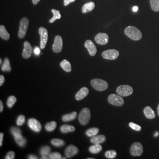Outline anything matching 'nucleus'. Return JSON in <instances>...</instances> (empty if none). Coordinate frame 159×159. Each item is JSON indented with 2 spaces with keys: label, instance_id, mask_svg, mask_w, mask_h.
Returning <instances> with one entry per match:
<instances>
[{
  "label": "nucleus",
  "instance_id": "f257e3e1",
  "mask_svg": "<svg viewBox=\"0 0 159 159\" xmlns=\"http://www.w3.org/2000/svg\"><path fill=\"white\" fill-rule=\"evenodd\" d=\"M125 33L129 38L134 41L140 40L142 37L141 31L133 26H129L126 27L125 30Z\"/></svg>",
  "mask_w": 159,
  "mask_h": 159
},
{
  "label": "nucleus",
  "instance_id": "f03ea898",
  "mask_svg": "<svg viewBox=\"0 0 159 159\" xmlns=\"http://www.w3.org/2000/svg\"><path fill=\"white\" fill-rule=\"evenodd\" d=\"M91 85L97 91H105L108 88V83L101 79H94L91 81Z\"/></svg>",
  "mask_w": 159,
  "mask_h": 159
},
{
  "label": "nucleus",
  "instance_id": "7ed1b4c3",
  "mask_svg": "<svg viewBox=\"0 0 159 159\" xmlns=\"http://www.w3.org/2000/svg\"><path fill=\"white\" fill-rule=\"evenodd\" d=\"M29 25V19L26 17H24L20 23V28L18 30V36L20 39H22L25 37Z\"/></svg>",
  "mask_w": 159,
  "mask_h": 159
},
{
  "label": "nucleus",
  "instance_id": "20e7f679",
  "mask_svg": "<svg viewBox=\"0 0 159 159\" xmlns=\"http://www.w3.org/2000/svg\"><path fill=\"white\" fill-rule=\"evenodd\" d=\"M91 118V113L89 108H83L79 116V120L81 125H85L89 123Z\"/></svg>",
  "mask_w": 159,
  "mask_h": 159
},
{
  "label": "nucleus",
  "instance_id": "39448f33",
  "mask_svg": "<svg viewBox=\"0 0 159 159\" xmlns=\"http://www.w3.org/2000/svg\"><path fill=\"white\" fill-rule=\"evenodd\" d=\"M133 92V89L130 85H120L116 89V93L120 96L127 97L130 96Z\"/></svg>",
  "mask_w": 159,
  "mask_h": 159
},
{
  "label": "nucleus",
  "instance_id": "423d86ee",
  "mask_svg": "<svg viewBox=\"0 0 159 159\" xmlns=\"http://www.w3.org/2000/svg\"><path fill=\"white\" fill-rule=\"evenodd\" d=\"M39 31L40 35V47L41 49H44L46 47L48 41V31L44 27H41L39 29Z\"/></svg>",
  "mask_w": 159,
  "mask_h": 159
},
{
  "label": "nucleus",
  "instance_id": "0eeeda50",
  "mask_svg": "<svg viewBox=\"0 0 159 159\" xmlns=\"http://www.w3.org/2000/svg\"><path fill=\"white\" fill-rule=\"evenodd\" d=\"M108 102L111 105L116 106H122L125 103L124 100L121 96L114 94H110L108 97Z\"/></svg>",
  "mask_w": 159,
  "mask_h": 159
},
{
  "label": "nucleus",
  "instance_id": "6e6552de",
  "mask_svg": "<svg viewBox=\"0 0 159 159\" xmlns=\"http://www.w3.org/2000/svg\"><path fill=\"white\" fill-rule=\"evenodd\" d=\"M143 152L142 144L139 142L134 143L130 148V154L133 156H140Z\"/></svg>",
  "mask_w": 159,
  "mask_h": 159
},
{
  "label": "nucleus",
  "instance_id": "1a4fd4ad",
  "mask_svg": "<svg viewBox=\"0 0 159 159\" xmlns=\"http://www.w3.org/2000/svg\"><path fill=\"white\" fill-rule=\"evenodd\" d=\"M119 56V52L115 49H110L104 51L102 53V57L107 60H116Z\"/></svg>",
  "mask_w": 159,
  "mask_h": 159
},
{
  "label": "nucleus",
  "instance_id": "9d476101",
  "mask_svg": "<svg viewBox=\"0 0 159 159\" xmlns=\"http://www.w3.org/2000/svg\"><path fill=\"white\" fill-rule=\"evenodd\" d=\"M63 39L61 36L56 35L52 46V50L54 52H60L63 49Z\"/></svg>",
  "mask_w": 159,
  "mask_h": 159
},
{
  "label": "nucleus",
  "instance_id": "9b49d317",
  "mask_svg": "<svg viewBox=\"0 0 159 159\" xmlns=\"http://www.w3.org/2000/svg\"><path fill=\"white\" fill-rule=\"evenodd\" d=\"M28 125L31 130L37 133L40 132V131L41 130V129H42V127L40 122L37 120L33 118H31L29 120Z\"/></svg>",
  "mask_w": 159,
  "mask_h": 159
},
{
  "label": "nucleus",
  "instance_id": "f8f14e48",
  "mask_svg": "<svg viewBox=\"0 0 159 159\" xmlns=\"http://www.w3.org/2000/svg\"><path fill=\"white\" fill-rule=\"evenodd\" d=\"M95 41L100 45H105L108 43L109 41L108 35L106 33H98L94 38Z\"/></svg>",
  "mask_w": 159,
  "mask_h": 159
},
{
  "label": "nucleus",
  "instance_id": "ddd939ff",
  "mask_svg": "<svg viewBox=\"0 0 159 159\" xmlns=\"http://www.w3.org/2000/svg\"><path fill=\"white\" fill-rule=\"evenodd\" d=\"M32 51H33V48L31 46V44L29 43V41H25L24 43V49L22 53L23 58L25 59L29 58L31 56Z\"/></svg>",
  "mask_w": 159,
  "mask_h": 159
},
{
  "label": "nucleus",
  "instance_id": "4468645a",
  "mask_svg": "<svg viewBox=\"0 0 159 159\" xmlns=\"http://www.w3.org/2000/svg\"><path fill=\"white\" fill-rule=\"evenodd\" d=\"M84 46L87 49L90 55L94 56L97 53V47L91 40H87L84 43Z\"/></svg>",
  "mask_w": 159,
  "mask_h": 159
},
{
  "label": "nucleus",
  "instance_id": "2eb2a0df",
  "mask_svg": "<svg viewBox=\"0 0 159 159\" xmlns=\"http://www.w3.org/2000/svg\"><path fill=\"white\" fill-rule=\"evenodd\" d=\"M79 153V149L74 145H70L65 150V154L67 158L73 157Z\"/></svg>",
  "mask_w": 159,
  "mask_h": 159
},
{
  "label": "nucleus",
  "instance_id": "dca6fc26",
  "mask_svg": "<svg viewBox=\"0 0 159 159\" xmlns=\"http://www.w3.org/2000/svg\"><path fill=\"white\" fill-rule=\"evenodd\" d=\"M89 93V90L87 87H83L75 94V99L78 101L81 100L88 95Z\"/></svg>",
  "mask_w": 159,
  "mask_h": 159
},
{
  "label": "nucleus",
  "instance_id": "f3484780",
  "mask_svg": "<svg viewBox=\"0 0 159 159\" xmlns=\"http://www.w3.org/2000/svg\"><path fill=\"white\" fill-rule=\"evenodd\" d=\"M143 112H144L146 117L148 119H153L156 117V114H155L153 110L150 106H147L144 108Z\"/></svg>",
  "mask_w": 159,
  "mask_h": 159
},
{
  "label": "nucleus",
  "instance_id": "a211bd4d",
  "mask_svg": "<svg viewBox=\"0 0 159 159\" xmlns=\"http://www.w3.org/2000/svg\"><path fill=\"white\" fill-rule=\"evenodd\" d=\"M106 140V138L104 135H98L92 137L90 142L93 144H101L104 142Z\"/></svg>",
  "mask_w": 159,
  "mask_h": 159
},
{
  "label": "nucleus",
  "instance_id": "6ab92c4d",
  "mask_svg": "<svg viewBox=\"0 0 159 159\" xmlns=\"http://www.w3.org/2000/svg\"><path fill=\"white\" fill-rule=\"evenodd\" d=\"M95 4L93 2H89L85 4L82 7V12L85 14L89 12H90L94 8Z\"/></svg>",
  "mask_w": 159,
  "mask_h": 159
},
{
  "label": "nucleus",
  "instance_id": "aec40b11",
  "mask_svg": "<svg viewBox=\"0 0 159 159\" xmlns=\"http://www.w3.org/2000/svg\"><path fill=\"white\" fill-rule=\"evenodd\" d=\"M0 37L4 40H8L10 37V34L6 30L5 27L2 25H1L0 26Z\"/></svg>",
  "mask_w": 159,
  "mask_h": 159
},
{
  "label": "nucleus",
  "instance_id": "412c9836",
  "mask_svg": "<svg viewBox=\"0 0 159 159\" xmlns=\"http://www.w3.org/2000/svg\"><path fill=\"white\" fill-rule=\"evenodd\" d=\"M14 139H15L16 142L17 143V144L18 146H20V147L23 148L25 146L27 140L21 134H20V135H18L17 136L14 137Z\"/></svg>",
  "mask_w": 159,
  "mask_h": 159
},
{
  "label": "nucleus",
  "instance_id": "4be33fe9",
  "mask_svg": "<svg viewBox=\"0 0 159 159\" xmlns=\"http://www.w3.org/2000/svg\"><path fill=\"white\" fill-rule=\"evenodd\" d=\"M77 115V113L76 111H74L71 113L65 114L62 117V120H63V121H64V122L70 121L74 120L76 118Z\"/></svg>",
  "mask_w": 159,
  "mask_h": 159
},
{
  "label": "nucleus",
  "instance_id": "5701e85b",
  "mask_svg": "<svg viewBox=\"0 0 159 159\" xmlns=\"http://www.w3.org/2000/svg\"><path fill=\"white\" fill-rule=\"evenodd\" d=\"M60 66L66 72H70L71 71V64L67 60H64L60 63Z\"/></svg>",
  "mask_w": 159,
  "mask_h": 159
},
{
  "label": "nucleus",
  "instance_id": "b1692460",
  "mask_svg": "<svg viewBox=\"0 0 159 159\" xmlns=\"http://www.w3.org/2000/svg\"><path fill=\"white\" fill-rule=\"evenodd\" d=\"M89 150L91 153H98L102 150V146L100 144H94V145L90 146Z\"/></svg>",
  "mask_w": 159,
  "mask_h": 159
},
{
  "label": "nucleus",
  "instance_id": "393cba45",
  "mask_svg": "<svg viewBox=\"0 0 159 159\" xmlns=\"http://www.w3.org/2000/svg\"><path fill=\"white\" fill-rule=\"evenodd\" d=\"M1 70L3 71H8V72H10L11 71L10 63L9 59L8 58H5L4 63L1 67Z\"/></svg>",
  "mask_w": 159,
  "mask_h": 159
},
{
  "label": "nucleus",
  "instance_id": "a878e982",
  "mask_svg": "<svg viewBox=\"0 0 159 159\" xmlns=\"http://www.w3.org/2000/svg\"><path fill=\"white\" fill-rule=\"evenodd\" d=\"M51 12L53 13V17H52L51 19L49 20V23H54L56 20H59L61 18V14L58 10H55V9H52Z\"/></svg>",
  "mask_w": 159,
  "mask_h": 159
},
{
  "label": "nucleus",
  "instance_id": "bb28decb",
  "mask_svg": "<svg viewBox=\"0 0 159 159\" xmlns=\"http://www.w3.org/2000/svg\"><path fill=\"white\" fill-rule=\"evenodd\" d=\"M60 131L63 133H67L68 132H73L75 131V127L71 125H63L60 127Z\"/></svg>",
  "mask_w": 159,
  "mask_h": 159
},
{
  "label": "nucleus",
  "instance_id": "cd10ccee",
  "mask_svg": "<svg viewBox=\"0 0 159 159\" xmlns=\"http://www.w3.org/2000/svg\"><path fill=\"white\" fill-rule=\"evenodd\" d=\"M98 132H99V129L98 128H91L86 131L85 134L87 136L92 137L96 136L97 134L98 133Z\"/></svg>",
  "mask_w": 159,
  "mask_h": 159
},
{
  "label": "nucleus",
  "instance_id": "c85d7f7f",
  "mask_svg": "<svg viewBox=\"0 0 159 159\" xmlns=\"http://www.w3.org/2000/svg\"><path fill=\"white\" fill-rule=\"evenodd\" d=\"M51 143L52 145H53L55 147H62L64 144L65 142L63 141V140L58 139H52L51 140Z\"/></svg>",
  "mask_w": 159,
  "mask_h": 159
},
{
  "label": "nucleus",
  "instance_id": "c756f323",
  "mask_svg": "<svg viewBox=\"0 0 159 159\" xmlns=\"http://www.w3.org/2000/svg\"><path fill=\"white\" fill-rule=\"evenodd\" d=\"M150 6L152 10L155 12L159 11V0H150Z\"/></svg>",
  "mask_w": 159,
  "mask_h": 159
},
{
  "label": "nucleus",
  "instance_id": "7c9ffc66",
  "mask_svg": "<svg viewBox=\"0 0 159 159\" xmlns=\"http://www.w3.org/2000/svg\"><path fill=\"white\" fill-rule=\"evenodd\" d=\"M57 127V123L56 121H51L45 125V129L48 131H52L55 130Z\"/></svg>",
  "mask_w": 159,
  "mask_h": 159
},
{
  "label": "nucleus",
  "instance_id": "2f4dec72",
  "mask_svg": "<svg viewBox=\"0 0 159 159\" xmlns=\"http://www.w3.org/2000/svg\"><path fill=\"white\" fill-rule=\"evenodd\" d=\"M17 102V98L14 96H11L8 98L7 104L9 108H12L14 104Z\"/></svg>",
  "mask_w": 159,
  "mask_h": 159
},
{
  "label": "nucleus",
  "instance_id": "473e14b6",
  "mask_svg": "<svg viewBox=\"0 0 159 159\" xmlns=\"http://www.w3.org/2000/svg\"><path fill=\"white\" fill-rule=\"evenodd\" d=\"M51 148L48 146H43V148L40 149V153L41 156H49L50 154Z\"/></svg>",
  "mask_w": 159,
  "mask_h": 159
},
{
  "label": "nucleus",
  "instance_id": "72a5a7b5",
  "mask_svg": "<svg viewBox=\"0 0 159 159\" xmlns=\"http://www.w3.org/2000/svg\"><path fill=\"white\" fill-rule=\"evenodd\" d=\"M105 156L107 159H114L117 156V152L115 150H108L106 152Z\"/></svg>",
  "mask_w": 159,
  "mask_h": 159
},
{
  "label": "nucleus",
  "instance_id": "f704fd0d",
  "mask_svg": "<svg viewBox=\"0 0 159 159\" xmlns=\"http://www.w3.org/2000/svg\"><path fill=\"white\" fill-rule=\"evenodd\" d=\"M11 133L13 135V136L16 137L18 136V135L21 134L22 132L19 128L12 127L11 128Z\"/></svg>",
  "mask_w": 159,
  "mask_h": 159
},
{
  "label": "nucleus",
  "instance_id": "c9c22d12",
  "mask_svg": "<svg viewBox=\"0 0 159 159\" xmlns=\"http://www.w3.org/2000/svg\"><path fill=\"white\" fill-rule=\"evenodd\" d=\"M25 121V117L24 115H20L18 117L17 120V125L19 126L22 125L24 124Z\"/></svg>",
  "mask_w": 159,
  "mask_h": 159
},
{
  "label": "nucleus",
  "instance_id": "e433bc0d",
  "mask_svg": "<svg viewBox=\"0 0 159 159\" xmlns=\"http://www.w3.org/2000/svg\"><path fill=\"white\" fill-rule=\"evenodd\" d=\"M49 159H62L61 155L58 152H53L50 153L48 156Z\"/></svg>",
  "mask_w": 159,
  "mask_h": 159
},
{
  "label": "nucleus",
  "instance_id": "4c0bfd02",
  "mask_svg": "<svg viewBox=\"0 0 159 159\" xmlns=\"http://www.w3.org/2000/svg\"><path fill=\"white\" fill-rule=\"evenodd\" d=\"M129 126L133 130L138 131H140L142 130L141 126L137 125V124H135V123H133V122L129 123Z\"/></svg>",
  "mask_w": 159,
  "mask_h": 159
},
{
  "label": "nucleus",
  "instance_id": "58836bf2",
  "mask_svg": "<svg viewBox=\"0 0 159 159\" xmlns=\"http://www.w3.org/2000/svg\"><path fill=\"white\" fill-rule=\"evenodd\" d=\"M15 158V153L12 151L9 152L6 155V159H13Z\"/></svg>",
  "mask_w": 159,
  "mask_h": 159
},
{
  "label": "nucleus",
  "instance_id": "ea45409f",
  "mask_svg": "<svg viewBox=\"0 0 159 159\" xmlns=\"http://www.w3.org/2000/svg\"><path fill=\"white\" fill-rule=\"evenodd\" d=\"M34 54H35V55H36V56H39L40 54V53H41V50H40V48L39 47H35V48H34Z\"/></svg>",
  "mask_w": 159,
  "mask_h": 159
},
{
  "label": "nucleus",
  "instance_id": "a19ab883",
  "mask_svg": "<svg viewBox=\"0 0 159 159\" xmlns=\"http://www.w3.org/2000/svg\"><path fill=\"white\" fill-rule=\"evenodd\" d=\"M75 0H64V6H68V4L71 2H73Z\"/></svg>",
  "mask_w": 159,
  "mask_h": 159
},
{
  "label": "nucleus",
  "instance_id": "79ce46f5",
  "mask_svg": "<svg viewBox=\"0 0 159 159\" xmlns=\"http://www.w3.org/2000/svg\"><path fill=\"white\" fill-rule=\"evenodd\" d=\"M4 82H5V78H4V75H0V85L2 86Z\"/></svg>",
  "mask_w": 159,
  "mask_h": 159
},
{
  "label": "nucleus",
  "instance_id": "37998d69",
  "mask_svg": "<svg viewBox=\"0 0 159 159\" xmlns=\"http://www.w3.org/2000/svg\"><path fill=\"white\" fill-rule=\"evenodd\" d=\"M3 136H4V133H0V146H2Z\"/></svg>",
  "mask_w": 159,
  "mask_h": 159
},
{
  "label": "nucleus",
  "instance_id": "c03bdc74",
  "mask_svg": "<svg viewBox=\"0 0 159 159\" xmlns=\"http://www.w3.org/2000/svg\"><path fill=\"white\" fill-rule=\"evenodd\" d=\"M3 108H4L3 103L2 102V101H0V111H1V112H2Z\"/></svg>",
  "mask_w": 159,
  "mask_h": 159
},
{
  "label": "nucleus",
  "instance_id": "a18cd8bd",
  "mask_svg": "<svg viewBox=\"0 0 159 159\" xmlns=\"http://www.w3.org/2000/svg\"><path fill=\"white\" fill-rule=\"evenodd\" d=\"M29 159H38V157H37V156H34V155H29V157H28Z\"/></svg>",
  "mask_w": 159,
  "mask_h": 159
},
{
  "label": "nucleus",
  "instance_id": "49530a36",
  "mask_svg": "<svg viewBox=\"0 0 159 159\" xmlns=\"http://www.w3.org/2000/svg\"><path fill=\"white\" fill-rule=\"evenodd\" d=\"M32 1L34 5H37L40 2V0H32Z\"/></svg>",
  "mask_w": 159,
  "mask_h": 159
},
{
  "label": "nucleus",
  "instance_id": "de8ad7c7",
  "mask_svg": "<svg viewBox=\"0 0 159 159\" xmlns=\"http://www.w3.org/2000/svg\"><path fill=\"white\" fill-rule=\"evenodd\" d=\"M137 9H138L137 7H133V11L136 12L137 11Z\"/></svg>",
  "mask_w": 159,
  "mask_h": 159
},
{
  "label": "nucleus",
  "instance_id": "09e8293b",
  "mask_svg": "<svg viewBox=\"0 0 159 159\" xmlns=\"http://www.w3.org/2000/svg\"><path fill=\"white\" fill-rule=\"evenodd\" d=\"M159 132L158 131H156V133H155V134H154V137H157L159 136Z\"/></svg>",
  "mask_w": 159,
  "mask_h": 159
},
{
  "label": "nucleus",
  "instance_id": "8fccbe9b",
  "mask_svg": "<svg viewBox=\"0 0 159 159\" xmlns=\"http://www.w3.org/2000/svg\"><path fill=\"white\" fill-rule=\"evenodd\" d=\"M41 159H49V157H47V156H42V157H41Z\"/></svg>",
  "mask_w": 159,
  "mask_h": 159
},
{
  "label": "nucleus",
  "instance_id": "3c124183",
  "mask_svg": "<svg viewBox=\"0 0 159 159\" xmlns=\"http://www.w3.org/2000/svg\"><path fill=\"white\" fill-rule=\"evenodd\" d=\"M157 113H158V115L159 116V104L158 105V107H157Z\"/></svg>",
  "mask_w": 159,
  "mask_h": 159
},
{
  "label": "nucleus",
  "instance_id": "603ef678",
  "mask_svg": "<svg viewBox=\"0 0 159 159\" xmlns=\"http://www.w3.org/2000/svg\"><path fill=\"white\" fill-rule=\"evenodd\" d=\"M1 63H2V60L1 59V60H0V64H1Z\"/></svg>",
  "mask_w": 159,
  "mask_h": 159
}]
</instances>
